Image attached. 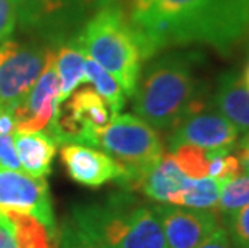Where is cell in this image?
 Listing matches in <instances>:
<instances>
[{
	"label": "cell",
	"instance_id": "cell-19",
	"mask_svg": "<svg viewBox=\"0 0 249 248\" xmlns=\"http://www.w3.org/2000/svg\"><path fill=\"white\" fill-rule=\"evenodd\" d=\"M222 187H224V181H215L211 177L187 179L183 187L169 205L192 210H213L219 203Z\"/></svg>",
	"mask_w": 249,
	"mask_h": 248
},
{
	"label": "cell",
	"instance_id": "cell-28",
	"mask_svg": "<svg viewBox=\"0 0 249 248\" xmlns=\"http://www.w3.org/2000/svg\"><path fill=\"white\" fill-rule=\"evenodd\" d=\"M0 248H18L13 226L2 213H0Z\"/></svg>",
	"mask_w": 249,
	"mask_h": 248
},
{
	"label": "cell",
	"instance_id": "cell-6",
	"mask_svg": "<svg viewBox=\"0 0 249 248\" xmlns=\"http://www.w3.org/2000/svg\"><path fill=\"white\" fill-rule=\"evenodd\" d=\"M116 116L113 108L93 87L76 89L55 108L47 133L56 144L97 147L98 134Z\"/></svg>",
	"mask_w": 249,
	"mask_h": 248
},
{
	"label": "cell",
	"instance_id": "cell-3",
	"mask_svg": "<svg viewBox=\"0 0 249 248\" xmlns=\"http://www.w3.org/2000/svg\"><path fill=\"white\" fill-rule=\"evenodd\" d=\"M66 224L95 248H167L155 208L139 203L127 192L76 205Z\"/></svg>",
	"mask_w": 249,
	"mask_h": 248
},
{
	"label": "cell",
	"instance_id": "cell-9",
	"mask_svg": "<svg viewBox=\"0 0 249 248\" xmlns=\"http://www.w3.org/2000/svg\"><path fill=\"white\" fill-rule=\"evenodd\" d=\"M13 3L21 28L47 38L63 36L86 13L79 0H13Z\"/></svg>",
	"mask_w": 249,
	"mask_h": 248
},
{
	"label": "cell",
	"instance_id": "cell-21",
	"mask_svg": "<svg viewBox=\"0 0 249 248\" xmlns=\"http://www.w3.org/2000/svg\"><path fill=\"white\" fill-rule=\"evenodd\" d=\"M249 205V171H243L235 179L224 182L222 193L217 203V210L227 216L235 214L236 211Z\"/></svg>",
	"mask_w": 249,
	"mask_h": 248
},
{
	"label": "cell",
	"instance_id": "cell-14",
	"mask_svg": "<svg viewBox=\"0 0 249 248\" xmlns=\"http://www.w3.org/2000/svg\"><path fill=\"white\" fill-rule=\"evenodd\" d=\"M214 108L238 131H249V89L235 71L224 73L213 97Z\"/></svg>",
	"mask_w": 249,
	"mask_h": 248
},
{
	"label": "cell",
	"instance_id": "cell-10",
	"mask_svg": "<svg viewBox=\"0 0 249 248\" xmlns=\"http://www.w3.org/2000/svg\"><path fill=\"white\" fill-rule=\"evenodd\" d=\"M60 81L55 68V50L52 52L42 75L33 89L17 108L13 110L15 131L17 133H36L45 129L53 118Z\"/></svg>",
	"mask_w": 249,
	"mask_h": 248
},
{
	"label": "cell",
	"instance_id": "cell-27",
	"mask_svg": "<svg viewBox=\"0 0 249 248\" xmlns=\"http://www.w3.org/2000/svg\"><path fill=\"white\" fill-rule=\"evenodd\" d=\"M196 248H235V247H233V242L230 239L229 232L219 226L208 239L204 242H201Z\"/></svg>",
	"mask_w": 249,
	"mask_h": 248
},
{
	"label": "cell",
	"instance_id": "cell-29",
	"mask_svg": "<svg viewBox=\"0 0 249 248\" xmlns=\"http://www.w3.org/2000/svg\"><path fill=\"white\" fill-rule=\"evenodd\" d=\"M238 160L243 168V171H249V131L246 135L243 137V140L238 144Z\"/></svg>",
	"mask_w": 249,
	"mask_h": 248
},
{
	"label": "cell",
	"instance_id": "cell-5",
	"mask_svg": "<svg viewBox=\"0 0 249 248\" xmlns=\"http://www.w3.org/2000/svg\"><path fill=\"white\" fill-rule=\"evenodd\" d=\"M97 147L124 168L119 186L125 191H140L143 181L164 155L161 135L135 114H116L98 134Z\"/></svg>",
	"mask_w": 249,
	"mask_h": 248
},
{
	"label": "cell",
	"instance_id": "cell-15",
	"mask_svg": "<svg viewBox=\"0 0 249 248\" xmlns=\"http://www.w3.org/2000/svg\"><path fill=\"white\" fill-rule=\"evenodd\" d=\"M15 147L19 165L26 174L33 177H47L52 172L56 153V142L49 133H15Z\"/></svg>",
	"mask_w": 249,
	"mask_h": 248
},
{
	"label": "cell",
	"instance_id": "cell-20",
	"mask_svg": "<svg viewBox=\"0 0 249 248\" xmlns=\"http://www.w3.org/2000/svg\"><path fill=\"white\" fill-rule=\"evenodd\" d=\"M86 81L90 82L93 86V91L100 94L105 100L108 102V105L113 108V112L118 114L125 105V94L121 87V84L109 75V73L95 63L92 58L86 55Z\"/></svg>",
	"mask_w": 249,
	"mask_h": 248
},
{
	"label": "cell",
	"instance_id": "cell-22",
	"mask_svg": "<svg viewBox=\"0 0 249 248\" xmlns=\"http://www.w3.org/2000/svg\"><path fill=\"white\" fill-rule=\"evenodd\" d=\"M172 156L182 172L188 179L208 177L209 150L196 145H178L172 150Z\"/></svg>",
	"mask_w": 249,
	"mask_h": 248
},
{
	"label": "cell",
	"instance_id": "cell-11",
	"mask_svg": "<svg viewBox=\"0 0 249 248\" xmlns=\"http://www.w3.org/2000/svg\"><path fill=\"white\" fill-rule=\"evenodd\" d=\"M238 134L240 131L219 112H199L180 121L172 129L169 147L174 150L187 144L204 150H231Z\"/></svg>",
	"mask_w": 249,
	"mask_h": 248
},
{
	"label": "cell",
	"instance_id": "cell-18",
	"mask_svg": "<svg viewBox=\"0 0 249 248\" xmlns=\"http://www.w3.org/2000/svg\"><path fill=\"white\" fill-rule=\"evenodd\" d=\"M2 214L13 226L18 248H60L58 232L50 230L40 221L18 211H5Z\"/></svg>",
	"mask_w": 249,
	"mask_h": 248
},
{
	"label": "cell",
	"instance_id": "cell-23",
	"mask_svg": "<svg viewBox=\"0 0 249 248\" xmlns=\"http://www.w3.org/2000/svg\"><path fill=\"white\" fill-rule=\"evenodd\" d=\"M230 239L236 248H249V205L229 216L227 221Z\"/></svg>",
	"mask_w": 249,
	"mask_h": 248
},
{
	"label": "cell",
	"instance_id": "cell-1",
	"mask_svg": "<svg viewBox=\"0 0 249 248\" xmlns=\"http://www.w3.org/2000/svg\"><path fill=\"white\" fill-rule=\"evenodd\" d=\"M125 15L145 60L185 45L229 55L249 36V0H129Z\"/></svg>",
	"mask_w": 249,
	"mask_h": 248
},
{
	"label": "cell",
	"instance_id": "cell-13",
	"mask_svg": "<svg viewBox=\"0 0 249 248\" xmlns=\"http://www.w3.org/2000/svg\"><path fill=\"white\" fill-rule=\"evenodd\" d=\"M61 163L72 181L84 187L98 189L111 181L119 184L124 177V168L107 152L93 147L65 144L61 147Z\"/></svg>",
	"mask_w": 249,
	"mask_h": 248
},
{
	"label": "cell",
	"instance_id": "cell-31",
	"mask_svg": "<svg viewBox=\"0 0 249 248\" xmlns=\"http://www.w3.org/2000/svg\"><path fill=\"white\" fill-rule=\"evenodd\" d=\"M241 79H243V82H245V86L249 89V61H248V65H246V68H245V71H243Z\"/></svg>",
	"mask_w": 249,
	"mask_h": 248
},
{
	"label": "cell",
	"instance_id": "cell-25",
	"mask_svg": "<svg viewBox=\"0 0 249 248\" xmlns=\"http://www.w3.org/2000/svg\"><path fill=\"white\" fill-rule=\"evenodd\" d=\"M0 166L15 171L21 170L15 137L12 134H0Z\"/></svg>",
	"mask_w": 249,
	"mask_h": 248
},
{
	"label": "cell",
	"instance_id": "cell-17",
	"mask_svg": "<svg viewBox=\"0 0 249 248\" xmlns=\"http://www.w3.org/2000/svg\"><path fill=\"white\" fill-rule=\"evenodd\" d=\"M84 65H86V54L76 40L63 44L58 52H55V68L58 81H60L56 107L65 102L82 82H86Z\"/></svg>",
	"mask_w": 249,
	"mask_h": 248
},
{
	"label": "cell",
	"instance_id": "cell-24",
	"mask_svg": "<svg viewBox=\"0 0 249 248\" xmlns=\"http://www.w3.org/2000/svg\"><path fill=\"white\" fill-rule=\"evenodd\" d=\"M18 26V13L13 0H0V44L8 40Z\"/></svg>",
	"mask_w": 249,
	"mask_h": 248
},
{
	"label": "cell",
	"instance_id": "cell-8",
	"mask_svg": "<svg viewBox=\"0 0 249 248\" xmlns=\"http://www.w3.org/2000/svg\"><path fill=\"white\" fill-rule=\"evenodd\" d=\"M18 211L58 232L49 184L44 177L0 166V213Z\"/></svg>",
	"mask_w": 249,
	"mask_h": 248
},
{
	"label": "cell",
	"instance_id": "cell-4",
	"mask_svg": "<svg viewBox=\"0 0 249 248\" xmlns=\"http://www.w3.org/2000/svg\"><path fill=\"white\" fill-rule=\"evenodd\" d=\"M74 40L84 54L121 84L127 97L134 95L145 58L125 10L119 3L97 10Z\"/></svg>",
	"mask_w": 249,
	"mask_h": 248
},
{
	"label": "cell",
	"instance_id": "cell-7",
	"mask_svg": "<svg viewBox=\"0 0 249 248\" xmlns=\"http://www.w3.org/2000/svg\"><path fill=\"white\" fill-rule=\"evenodd\" d=\"M52 49L34 42L0 44V112H12L26 98L42 75Z\"/></svg>",
	"mask_w": 249,
	"mask_h": 248
},
{
	"label": "cell",
	"instance_id": "cell-12",
	"mask_svg": "<svg viewBox=\"0 0 249 248\" xmlns=\"http://www.w3.org/2000/svg\"><path fill=\"white\" fill-rule=\"evenodd\" d=\"M167 248H196L219 228L211 210L177 208L176 205H155Z\"/></svg>",
	"mask_w": 249,
	"mask_h": 248
},
{
	"label": "cell",
	"instance_id": "cell-2",
	"mask_svg": "<svg viewBox=\"0 0 249 248\" xmlns=\"http://www.w3.org/2000/svg\"><path fill=\"white\" fill-rule=\"evenodd\" d=\"M203 95L204 89L195 75L192 57L167 54L140 73L132 108L151 128L172 131L185 118L204 112Z\"/></svg>",
	"mask_w": 249,
	"mask_h": 248
},
{
	"label": "cell",
	"instance_id": "cell-30",
	"mask_svg": "<svg viewBox=\"0 0 249 248\" xmlns=\"http://www.w3.org/2000/svg\"><path fill=\"white\" fill-rule=\"evenodd\" d=\"M79 2H81L82 7L86 8V12H90V10L97 12V10L111 7V5H114V3H119V0H79Z\"/></svg>",
	"mask_w": 249,
	"mask_h": 248
},
{
	"label": "cell",
	"instance_id": "cell-26",
	"mask_svg": "<svg viewBox=\"0 0 249 248\" xmlns=\"http://www.w3.org/2000/svg\"><path fill=\"white\" fill-rule=\"evenodd\" d=\"M58 244H60V248H95L87 244L82 237H79L70 224H65L58 232Z\"/></svg>",
	"mask_w": 249,
	"mask_h": 248
},
{
	"label": "cell",
	"instance_id": "cell-16",
	"mask_svg": "<svg viewBox=\"0 0 249 248\" xmlns=\"http://www.w3.org/2000/svg\"><path fill=\"white\" fill-rule=\"evenodd\" d=\"M188 177L182 172L174 160L172 153H164L160 163L153 168V171L143 181L140 191L155 202L169 205L183 187Z\"/></svg>",
	"mask_w": 249,
	"mask_h": 248
}]
</instances>
